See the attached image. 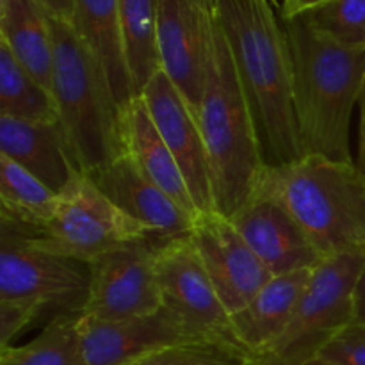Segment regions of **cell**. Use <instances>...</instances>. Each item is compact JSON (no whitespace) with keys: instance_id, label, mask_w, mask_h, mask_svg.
Instances as JSON below:
<instances>
[{"instance_id":"603a6c76","label":"cell","mask_w":365,"mask_h":365,"mask_svg":"<svg viewBox=\"0 0 365 365\" xmlns=\"http://www.w3.org/2000/svg\"><path fill=\"white\" fill-rule=\"evenodd\" d=\"M0 116L32 123H59L52 93L39 84L0 41Z\"/></svg>"},{"instance_id":"277c9868","label":"cell","mask_w":365,"mask_h":365,"mask_svg":"<svg viewBox=\"0 0 365 365\" xmlns=\"http://www.w3.org/2000/svg\"><path fill=\"white\" fill-rule=\"evenodd\" d=\"M257 189L284 205L324 259L365 248V177L355 163L310 153L267 166Z\"/></svg>"},{"instance_id":"4fadbf2b","label":"cell","mask_w":365,"mask_h":365,"mask_svg":"<svg viewBox=\"0 0 365 365\" xmlns=\"http://www.w3.org/2000/svg\"><path fill=\"white\" fill-rule=\"evenodd\" d=\"M189 235L230 314L241 310L273 278L228 217L217 212L200 216Z\"/></svg>"},{"instance_id":"d6986e66","label":"cell","mask_w":365,"mask_h":365,"mask_svg":"<svg viewBox=\"0 0 365 365\" xmlns=\"http://www.w3.org/2000/svg\"><path fill=\"white\" fill-rule=\"evenodd\" d=\"M75 32L93 53L121 114L134 98L120 25V0H73Z\"/></svg>"},{"instance_id":"d4e9b609","label":"cell","mask_w":365,"mask_h":365,"mask_svg":"<svg viewBox=\"0 0 365 365\" xmlns=\"http://www.w3.org/2000/svg\"><path fill=\"white\" fill-rule=\"evenodd\" d=\"M2 220L21 227H41L56 207L57 195L27 170L0 153Z\"/></svg>"},{"instance_id":"836d02e7","label":"cell","mask_w":365,"mask_h":365,"mask_svg":"<svg viewBox=\"0 0 365 365\" xmlns=\"http://www.w3.org/2000/svg\"><path fill=\"white\" fill-rule=\"evenodd\" d=\"M298 365H334V364L324 362V360H321V359H317V356H314V359L305 360V362H302V364H298Z\"/></svg>"},{"instance_id":"1f68e13d","label":"cell","mask_w":365,"mask_h":365,"mask_svg":"<svg viewBox=\"0 0 365 365\" xmlns=\"http://www.w3.org/2000/svg\"><path fill=\"white\" fill-rule=\"evenodd\" d=\"M353 323L365 324V264L353 292Z\"/></svg>"},{"instance_id":"44dd1931","label":"cell","mask_w":365,"mask_h":365,"mask_svg":"<svg viewBox=\"0 0 365 365\" xmlns=\"http://www.w3.org/2000/svg\"><path fill=\"white\" fill-rule=\"evenodd\" d=\"M0 41L52 93L53 43L48 14L38 0H0Z\"/></svg>"},{"instance_id":"8fae6325","label":"cell","mask_w":365,"mask_h":365,"mask_svg":"<svg viewBox=\"0 0 365 365\" xmlns=\"http://www.w3.org/2000/svg\"><path fill=\"white\" fill-rule=\"evenodd\" d=\"M214 32L212 0H157L160 70L198 118Z\"/></svg>"},{"instance_id":"9a60e30c","label":"cell","mask_w":365,"mask_h":365,"mask_svg":"<svg viewBox=\"0 0 365 365\" xmlns=\"http://www.w3.org/2000/svg\"><path fill=\"white\" fill-rule=\"evenodd\" d=\"M78 334L86 365H127L170 346L202 341L166 309L152 316L118 321L82 314Z\"/></svg>"},{"instance_id":"3957f363","label":"cell","mask_w":365,"mask_h":365,"mask_svg":"<svg viewBox=\"0 0 365 365\" xmlns=\"http://www.w3.org/2000/svg\"><path fill=\"white\" fill-rule=\"evenodd\" d=\"M198 123L209 155L214 207L217 214L232 217L252 198L267 166L252 109L216 14Z\"/></svg>"},{"instance_id":"7402d4cb","label":"cell","mask_w":365,"mask_h":365,"mask_svg":"<svg viewBox=\"0 0 365 365\" xmlns=\"http://www.w3.org/2000/svg\"><path fill=\"white\" fill-rule=\"evenodd\" d=\"M120 25L132 88L139 96L160 70L157 0H120Z\"/></svg>"},{"instance_id":"9c48e42d","label":"cell","mask_w":365,"mask_h":365,"mask_svg":"<svg viewBox=\"0 0 365 365\" xmlns=\"http://www.w3.org/2000/svg\"><path fill=\"white\" fill-rule=\"evenodd\" d=\"M157 278L163 309L173 314L195 337L245 353L232 331L230 312L214 289L191 235L159 242Z\"/></svg>"},{"instance_id":"e0dca14e","label":"cell","mask_w":365,"mask_h":365,"mask_svg":"<svg viewBox=\"0 0 365 365\" xmlns=\"http://www.w3.org/2000/svg\"><path fill=\"white\" fill-rule=\"evenodd\" d=\"M314 269H299L273 277L241 310L230 314L239 348L260 365L287 328Z\"/></svg>"},{"instance_id":"d6a6232c","label":"cell","mask_w":365,"mask_h":365,"mask_svg":"<svg viewBox=\"0 0 365 365\" xmlns=\"http://www.w3.org/2000/svg\"><path fill=\"white\" fill-rule=\"evenodd\" d=\"M360 102H362V118H360V143H359V163L356 168L360 170V173L365 177V88L362 96H360Z\"/></svg>"},{"instance_id":"83f0119b","label":"cell","mask_w":365,"mask_h":365,"mask_svg":"<svg viewBox=\"0 0 365 365\" xmlns=\"http://www.w3.org/2000/svg\"><path fill=\"white\" fill-rule=\"evenodd\" d=\"M316 356L334 365H365V324L346 327Z\"/></svg>"},{"instance_id":"8992f818","label":"cell","mask_w":365,"mask_h":365,"mask_svg":"<svg viewBox=\"0 0 365 365\" xmlns=\"http://www.w3.org/2000/svg\"><path fill=\"white\" fill-rule=\"evenodd\" d=\"M2 225L38 248L84 264L139 239L152 237L139 221L114 205L86 173H78L57 195L56 207L41 227H21L9 220H2Z\"/></svg>"},{"instance_id":"484cf974","label":"cell","mask_w":365,"mask_h":365,"mask_svg":"<svg viewBox=\"0 0 365 365\" xmlns=\"http://www.w3.org/2000/svg\"><path fill=\"white\" fill-rule=\"evenodd\" d=\"M299 16L341 45L365 46V0H328Z\"/></svg>"},{"instance_id":"f546056e","label":"cell","mask_w":365,"mask_h":365,"mask_svg":"<svg viewBox=\"0 0 365 365\" xmlns=\"http://www.w3.org/2000/svg\"><path fill=\"white\" fill-rule=\"evenodd\" d=\"M38 4L50 16L70 21V24L73 20V0H38Z\"/></svg>"},{"instance_id":"52a82bcc","label":"cell","mask_w":365,"mask_h":365,"mask_svg":"<svg viewBox=\"0 0 365 365\" xmlns=\"http://www.w3.org/2000/svg\"><path fill=\"white\" fill-rule=\"evenodd\" d=\"M364 264L365 248L324 259L314 269L287 328L260 365H298L314 359L327 342L349 327L353 292Z\"/></svg>"},{"instance_id":"ba28073f","label":"cell","mask_w":365,"mask_h":365,"mask_svg":"<svg viewBox=\"0 0 365 365\" xmlns=\"http://www.w3.org/2000/svg\"><path fill=\"white\" fill-rule=\"evenodd\" d=\"M89 280V264L46 252L7 225L0 227V299L32 303L43 312H82Z\"/></svg>"},{"instance_id":"30bf717a","label":"cell","mask_w":365,"mask_h":365,"mask_svg":"<svg viewBox=\"0 0 365 365\" xmlns=\"http://www.w3.org/2000/svg\"><path fill=\"white\" fill-rule=\"evenodd\" d=\"M153 237L139 239L89 264V292L82 314L118 321L152 316L163 309Z\"/></svg>"},{"instance_id":"5b68a950","label":"cell","mask_w":365,"mask_h":365,"mask_svg":"<svg viewBox=\"0 0 365 365\" xmlns=\"http://www.w3.org/2000/svg\"><path fill=\"white\" fill-rule=\"evenodd\" d=\"M53 43L52 96L59 127L82 173L127 153L121 110L98 63L70 21L48 14Z\"/></svg>"},{"instance_id":"4dcf8cb0","label":"cell","mask_w":365,"mask_h":365,"mask_svg":"<svg viewBox=\"0 0 365 365\" xmlns=\"http://www.w3.org/2000/svg\"><path fill=\"white\" fill-rule=\"evenodd\" d=\"M324 2H328V0H284L280 7V16L289 20V18L299 16V14L307 13V11L314 9Z\"/></svg>"},{"instance_id":"ac0fdd59","label":"cell","mask_w":365,"mask_h":365,"mask_svg":"<svg viewBox=\"0 0 365 365\" xmlns=\"http://www.w3.org/2000/svg\"><path fill=\"white\" fill-rule=\"evenodd\" d=\"M0 153L59 195L78 173L59 123H32L0 116Z\"/></svg>"},{"instance_id":"7c38bea8","label":"cell","mask_w":365,"mask_h":365,"mask_svg":"<svg viewBox=\"0 0 365 365\" xmlns=\"http://www.w3.org/2000/svg\"><path fill=\"white\" fill-rule=\"evenodd\" d=\"M153 123L180 166L200 216L216 212L209 155L200 130L198 118L184 95L163 70L153 75L141 95Z\"/></svg>"},{"instance_id":"4316f807","label":"cell","mask_w":365,"mask_h":365,"mask_svg":"<svg viewBox=\"0 0 365 365\" xmlns=\"http://www.w3.org/2000/svg\"><path fill=\"white\" fill-rule=\"evenodd\" d=\"M127 365H255L245 353L209 341H192L159 349Z\"/></svg>"},{"instance_id":"f1b7e54d","label":"cell","mask_w":365,"mask_h":365,"mask_svg":"<svg viewBox=\"0 0 365 365\" xmlns=\"http://www.w3.org/2000/svg\"><path fill=\"white\" fill-rule=\"evenodd\" d=\"M41 314L43 310L32 303L0 299V348L11 346V341L31 327Z\"/></svg>"},{"instance_id":"ffe728a7","label":"cell","mask_w":365,"mask_h":365,"mask_svg":"<svg viewBox=\"0 0 365 365\" xmlns=\"http://www.w3.org/2000/svg\"><path fill=\"white\" fill-rule=\"evenodd\" d=\"M123 138L127 153L135 160L143 173L155 185H159L192 221L200 217L187 182L182 175L180 166L168 148L159 128L153 123L145 100L134 96L123 110Z\"/></svg>"},{"instance_id":"5bb4252c","label":"cell","mask_w":365,"mask_h":365,"mask_svg":"<svg viewBox=\"0 0 365 365\" xmlns=\"http://www.w3.org/2000/svg\"><path fill=\"white\" fill-rule=\"evenodd\" d=\"M228 220L273 277L316 269L324 260L284 205L260 189Z\"/></svg>"},{"instance_id":"cb8c5ba5","label":"cell","mask_w":365,"mask_h":365,"mask_svg":"<svg viewBox=\"0 0 365 365\" xmlns=\"http://www.w3.org/2000/svg\"><path fill=\"white\" fill-rule=\"evenodd\" d=\"M81 316L56 314L29 344L0 348V365H86L78 334Z\"/></svg>"},{"instance_id":"7a4b0ae2","label":"cell","mask_w":365,"mask_h":365,"mask_svg":"<svg viewBox=\"0 0 365 365\" xmlns=\"http://www.w3.org/2000/svg\"><path fill=\"white\" fill-rule=\"evenodd\" d=\"M294 75V102L305 155L353 163L349 121L365 88V46H346L302 16L282 18Z\"/></svg>"},{"instance_id":"2e32d148","label":"cell","mask_w":365,"mask_h":365,"mask_svg":"<svg viewBox=\"0 0 365 365\" xmlns=\"http://www.w3.org/2000/svg\"><path fill=\"white\" fill-rule=\"evenodd\" d=\"M86 175L114 205L139 221L157 241L191 234L195 221L143 173L128 153Z\"/></svg>"},{"instance_id":"6da1fadb","label":"cell","mask_w":365,"mask_h":365,"mask_svg":"<svg viewBox=\"0 0 365 365\" xmlns=\"http://www.w3.org/2000/svg\"><path fill=\"white\" fill-rule=\"evenodd\" d=\"M255 121L266 166L305 157L294 102V75L282 16L269 0H212Z\"/></svg>"}]
</instances>
